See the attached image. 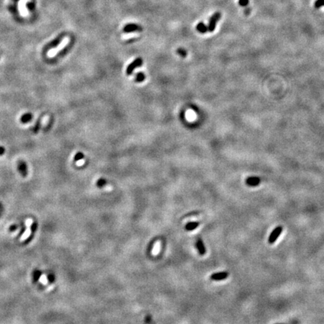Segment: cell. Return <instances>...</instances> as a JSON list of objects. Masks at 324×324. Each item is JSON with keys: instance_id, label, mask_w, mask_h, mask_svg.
<instances>
[{"instance_id": "6da1fadb", "label": "cell", "mask_w": 324, "mask_h": 324, "mask_svg": "<svg viewBox=\"0 0 324 324\" xmlns=\"http://www.w3.org/2000/svg\"><path fill=\"white\" fill-rule=\"evenodd\" d=\"M221 17V14L220 12H215L212 15V17H211L209 20V24H208V31L210 32H214V30L216 28V25H217L218 22L220 20Z\"/></svg>"}, {"instance_id": "7a4b0ae2", "label": "cell", "mask_w": 324, "mask_h": 324, "mask_svg": "<svg viewBox=\"0 0 324 324\" xmlns=\"http://www.w3.org/2000/svg\"><path fill=\"white\" fill-rule=\"evenodd\" d=\"M123 32L125 33H131V32H141L143 30V28L140 25L136 23H128L126 24L123 27Z\"/></svg>"}, {"instance_id": "3957f363", "label": "cell", "mask_w": 324, "mask_h": 324, "mask_svg": "<svg viewBox=\"0 0 324 324\" xmlns=\"http://www.w3.org/2000/svg\"><path fill=\"white\" fill-rule=\"evenodd\" d=\"M282 230H283L282 227L278 226V227H275V229L273 230V231H272V232L271 233L270 237H269V239H268L269 243H270V244H272V243L275 242L276 241L277 239H278V238L279 237V236L281 235V232H282Z\"/></svg>"}, {"instance_id": "277c9868", "label": "cell", "mask_w": 324, "mask_h": 324, "mask_svg": "<svg viewBox=\"0 0 324 324\" xmlns=\"http://www.w3.org/2000/svg\"><path fill=\"white\" fill-rule=\"evenodd\" d=\"M142 63H143V61H142V59H140V58H137V59H135L134 62H132L131 63L128 65V68H127L128 75L131 74L132 71H133L136 68L140 66V65H142Z\"/></svg>"}, {"instance_id": "5b68a950", "label": "cell", "mask_w": 324, "mask_h": 324, "mask_svg": "<svg viewBox=\"0 0 324 324\" xmlns=\"http://www.w3.org/2000/svg\"><path fill=\"white\" fill-rule=\"evenodd\" d=\"M228 277V273L226 272H221L214 273L211 275V279L213 281H221V280L226 279Z\"/></svg>"}, {"instance_id": "8992f818", "label": "cell", "mask_w": 324, "mask_h": 324, "mask_svg": "<svg viewBox=\"0 0 324 324\" xmlns=\"http://www.w3.org/2000/svg\"><path fill=\"white\" fill-rule=\"evenodd\" d=\"M67 45V42H60V44H59V45H58L57 47H56V48H54V49L51 50V51H50L49 52H48V56L49 57H54V56H56V54H57V53L59 52V51H61V50H62V48H64V47L65 46V45Z\"/></svg>"}, {"instance_id": "52a82bcc", "label": "cell", "mask_w": 324, "mask_h": 324, "mask_svg": "<svg viewBox=\"0 0 324 324\" xmlns=\"http://www.w3.org/2000/svg\"><path fill=\"white\" fill-rule=\"evenodd\" d=\"M196 246H197V248L200 255H204L206 254V248H205L204 244H203V241L201 239L197 240V243H196Z\"/></svg>"}, {"instance_id": "ba28073f", "label": "cell", "mask_w": 324, "mask_h": 324, "mask_svg": "<svg viewBox=\"0 0 324 324\" xmlns=\"http://www.w3.org/2000/svg\"><path fill=\"white\" fill-rule=\"evenodd\" d=\"M27 1L28 0H20V2L19 9L21 15H23V16H26L28 14V12H27L26 8V3L27 2Z\"/></svg>"}, {"instance_id": "9c48e42d", "label": "cell", "mask_w": 324, "mask_h": 324, "mask_svg": "<svg viewBox=\"0 0 324 324\" xmlns=\"http://www.w3.org/2000/svg\"><path fill=\"white\" fill-rule=\"evenodd\" d=\"M197 31L200 33H206L208 32V26L205 23H203V22H200L199 23H197V26H196Z\"/></svg>"}, {"instance_id": "30bf717a", "label": "cell", "mask_w": 324, "mask_h": 324, "mask_svg": "<svg viewBox=\"0 0 324 324\" xmlns=\"http://www.w3.org/2000/svg\"><path fill=\"white\" fill-rule=\"evenodd\" d=\"M31 233H32L31 227H26V230L25 232H24L23 233L22 236L20 237V241L21 242L25 241V240L27 238H29V237L30 236Z\"/></svg>"}, {"instance_id": "8fae6325", "label": "cell", "mask_w": 324, "mask_h": 324, "mask_svg": "<svg viewBox=\"0 0 324 324\" xmlns=\"http://www.w3.org/2000/svg\"><path fill=\"white\" fill-rule=\"evenodd\" d=\"M18 167H19V171L20 172L21 174H22L23 176H26L27 170H26V167L25 163L23 162H20Z\"/></svg>"}, {"instance_id": "7c38bea8", "label": "cell", "mask_w": 324, "mask_h": 324, "mask_svg": "<svg viewBox=\"0 0 324 324\" xmlns=\"http://www.w3.org/2000/svg\"><path fill=\"white\" fill-rule=\"evenodd\" d=\"M199 224H200L198 222H189L185 225V229L189 231L193 230H195L199 226Z\"/></svg>"}, {"instance_id": "4fadbf2b", "label": "cell", "mask_w": 324, "mask_h": 324, "mask_svg": "<svg viewBox=\"0 0 324 324\" xmlns=\"http://www.w3.org/2000/svg\"><path fill=\"white\" fill-rule=\"evenodd\" d=\"M39 282L42 283V284H44V285H46L47 284H48V278H47V276L45 275H42L40 276V278H39Z\"/></svg>"}, {"instance_id": "5bb4252c", "label": "cell", "mask_w": 324, "mask_h": 324, "mask_svg": "<svg viewBox=\"0 0 324 324\" xmlns=\"http://www.w3.org/2000/svg\"><path fill=\"white\" fill-rule=\"evenodd\" d=\"M324 6V0H316L314 2V7L316 8H320Z\"/></svg>"}, {"instance_id": "9a60e30c", "label": "cell", "mask_w": 324, "mask_h": 324, "mask_svg": "<svg viewBox=\"0 0 324 324\" xmlns=\"http://www.w3.org/2000/svg\"><path fill=\"white\" fill-rule=\"evenodd\" d=\"M159 248H160V246H159V243H156L154 246V248L153 250V254L154 255H157L159 251Z\"/></svg>"}, {"instance_id": "2e32d148", "label": "cell", "mask_w": 324, "mask_h": 324, "mask_svg": "<svg viewBox=\"0 0 324 324\" xmlns=\"http://www.w3.org/2000/svg\"><path fill=\"white\" fill-rule=\"evenodd\" d=\"M249 0H239V5L243 7H246L248 5Z\"/></svg>"}, {"instance_id": "e0dca14e", "label": "cell", "mask_w": 324, "mask_h": 324, "mask_svg": "<svg viewBox=\"0 0 324 324\" xmlns=\"http://www.w3.org/2000/svg\"><path fill=\"white\" fill-rule=\"evenodd\" d=\"M177 53L179 55H181L182 56H183V57H185V56H187V52L185 51V50L182 49V48H179V49L177 51Z\"/></svg>"}, {"instance_id": "ac0fdd59", "label": "cell", "mask_w": 324, "mask_h": 324, "mask_svg": "<svg viewBox=\"0 0 324 324\" xmlns=\"http://www.w3.org/2000/svg\"><path fill=\"white\" fill-rule=\"evenodd\" d=\"M250 11H251V9L249 8H246L245 10V14H249V12H250Z\"/></svg>"}, {"instance_id": "d6986e66", "label": "cell", "mask_w": 324, "mask_h": 324, "mask_svg": "<svg viewBox=\"0 0 324 324\" xmlns=\"http://www.w3.org/2000/svg\"><path fill=\"white\" fill-rule=\"evenodd\" d=\"M3 153H4V149L2 147H0V155L2 154Z\"/></svg>"}]
</instances>
